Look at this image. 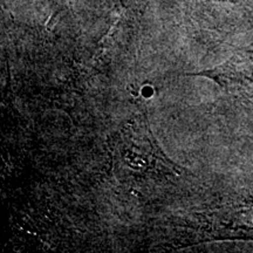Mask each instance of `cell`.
I'll list each match as a JSON object with an SVG mask.
<instances>
[{
	"instance_id": "cell-1",
	"label": "cell",
	"mask_w": 253,
	"mask_h": 253,
	"mask_svg": "<svg viewBox=\"0 0 253 253\" xmlns=\"http://www.w3.org/2000/svg\"><path fill=\"white\" fill-rule=\"evenodd\" d=\"M208 75L231 93L253 97V49L236 55Z\"/></svg>"
}]
</instances>
